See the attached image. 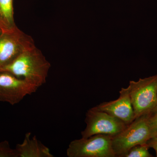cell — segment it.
I'll return each instance as SVG.
<instances>
[{"mask_svg":"<svg viewBox=\"0 0 157 157\" xmlns=\"http://www.w3.org/2000/svg\"><path fill=\"white\" fill-rule=\"evenodd\" d=\"M2 31L1 30V29H0V34H1V33H2Z\"/></svg>","mask_w":157,"mask_h":157,"instance_id":"2e32d148","label":"cell"},{"mask_svg":"<svg viewBox=\"0 0 157 157\" xmlns=\"http://www.w3.org/2000/svg\"><path fill=\"white\" fill-rule=\"evenodd\" d=\"M39 88L25 79L6 71H0V102L15 105Z\"/></svg>","mask_w":157,"mask_h":157,"instance_id":"52a82bcc","label":"cell"},{"mask_svg":"<svg viewBox=\"0 0 157 157\" xmlns=\"http://www.w3.org/2000/svg\"><path fill=\"white\" fill-rule=\"evenodd\" d=\"M0 157H17L15 149L11 148L7 140L0 142Z\"/></svg>","mask_w":157,"mask_h":157,"instance_id":"7c38bea8","label":"cell"},{"mask_svg":"<svg viewBox=\"0 0 157 157\" xmlns=\"http://www.w3.org/2000/svg\"><path fill=\"white\" fill-rule=\"evenodd\" d=\"M149 123L151 130L152 138L157 137V114L150 113L149 117Z\"/></svg>","mask_w":157,"mask_h":157,"instance_id":"4fadbf2b","label":"cell"},{"mask_svg":"<svg viewBox=\"0 0 157 157\" xmlns=\"http://www.w3.org/2000/svg\"><path fill=\"white\" fill-rule=\"evenodd\" d=\"M93 108L107 113L119 119L127 125L131 124L135 119L128 87L121 88L119 97L117 100L103 102Z\"/></svg>","mask_w":157,"mask_h":157,"instance_id":"ba28073f","label":"cell"},{"mask_svg":"<svg viewBox=\"0 0 157 157\" xmlns=\"http://www.w3.org/2000/svg\"><path fill=\"white\" fill-rule=\"evenodd\" d=\"M50 67V63L35 45L1 68L0 71L9 72L40 87L46 82Z\"/></svg>","mask_w":157,"mask_h":157,"instance_id":"6da1fadb","label":"cell"},{"mask_svg":"<svg viewBox=\"0 0 157 157\" xmlns=\"http://www.w3.org/2000/svg\"><path fill=\"white\" fill-rule=\"evenodd\" d=\"M13 0H0V29L11 31L17 27L14 22Z\"/></svg>","mask_w":157,"mask_h":157,"instance_id":"30bf717a","label":"cell"},{"mask_svg":"<svg viewBox=\"0 0 157 157\" xmlns=\"http://www.w3.org/2000/svg\"><path fill=\"white\" fill-rule=\"evenodd\" d=\"M128 87L135 118L150 113L157 104V74L130 81Z\"/></svg>","mask_w":157,"mask_h":157,"instance_id":"3957f363","label":"cell"},{"mask_svg":"<svg viewBox=\"0 0 157 157\" xmlns=\"http://www.w3.org/2000/svg\"><path fill=\"white\" fill-rule=\"evenodd\" d=\"M150 113L136 118L123 131L113 137V148L116 156L120 157L133 147L146 144L152 138L149 123Z\"/></svg>","mask_w":157,"mask_h":157,"instance_id":"7a4b0ae2","label":"cell"},{"mask_svg":"<svg viewBox=\"0 0 157 157\" xmlns=\"http://www.w3.org/2000/svg\"><path fill=\"white\" fill-rule=\"evenodd\" d=\"M85 122L86 127L81 132L82 138L99 134L114 136L121 133L128 125L119 119L93 108L86 112Z\"/></svg>","mask_w":157,"mask_h":157,"instance_id":"5b68a950","label":"cell"},{"mask_svg":"<svg viewBox=\"0 0 157 157\" xmlns=\"http://www.w3.org/2000/svg\"><path fill=\"white\" fill-rule=\"evenodd\" d=\"M149 148L147 144H138L133 147L120 157H152L148 151Z\"/></svg>","mask_w":157,"mask_h":157,"instance_id":"8fae6325","label":"cell"},{"mask_svg":"<svg viewBox=\"0 0 157 157\" xmlns=\"http://www.w3.org/2000/svg\"><path fill=\"white\" fill-rule=\"evenodd\" d=\"M146 144L149 148H152L155 150L157 157V137L151 138L147 141Z\"/></svg>","mask_w":157,"mask_h":157,"instance_id":"5bb4252c","label":"cell"},{"mask_svg":"<svg viewBox=\"0 0 157 157\" xmlns=\"http://www.w3.org/2000/svg\"><path fill=\"white\" fill-rule=\"evenodd\" d=\"M113 136L99 134L70 142L67 150L69 157H116L113 148Z\"/></svg>","mask_w":157,"mask_h":157,"instance_id":"277c9868","label":"cell"},{"mask_svg":"<svg viewBox=\"0 0 157 157\" xmlns=\"http://www.w3.org/2000/svg\"><path fill=\"white\" fill-rule=\"evenodd\" d=\"M151 113L152 114H157V104L154 108L152 109Z\"/></svg>","mask_w":157,"mask_h":157,"instance_id":"9a60e30c","label":"cell"},{"mask_svg":"<svg viewBox=\"0 0 157 157\" xmlns=\"http://www.w3.org/2000/svg\"><path fill=\"white\" fill-rule=\"evenodd\" d=\"M33 38L17 26L0 34V69L15 59L23 52L35 45Z\"/></svg>","mask_w":157,"mask_h":157,"instance_id":"8992f818","label":"cell"},{"mask_svg":"<svg viewBox=\"0 0 157 157\" xmlns=\"http://www.w3.org/2000/svg\"><path fill=\"white\" fill-rule=\"evenodd\" d=\"M31 133L25 134L22 143L16 145L17 157H53L50 150L40 142L36 136L31 137Z\"/></svg>","mask_w":157,"mask_h":157,"instance_id":"9c48e42d","label":"cell"}]
</instances>
